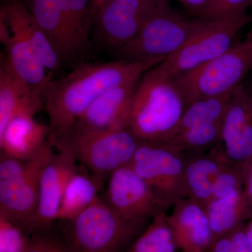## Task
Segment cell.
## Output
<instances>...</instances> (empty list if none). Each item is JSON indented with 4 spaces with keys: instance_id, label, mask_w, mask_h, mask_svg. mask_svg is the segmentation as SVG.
Wrapping results in <instances>:
<instances>
[{
    "instance_id": "cell-1",
    "label": "cell",
    "mask_w": 252,
    "mask_h": 252,
    "mask_svg": "<svg viewBox=\"0 0 252 252\" xmlns=\"http://www.w3.org/2000/svg\"><path fill=\"white\" fill-rule=\"evenodd\" d=\"M166 59L79 63L61 79H52L41 94L49 116V142L67 135L99 96L116 86L139 81L144 73Z\"/></svg>"
},
{
    "instance_id": "cell-2",
    "label": "cell",
    "mask_w": 252,
    "mask_h": 252,
    "mask_svg": "<svg viewBox=\"0 0 252 252\" xmlns=\"http://www.w3.org/2000/svg\"><path fill=\"white\" fill-rule=\"evenodd\" d=\"M185 109L171 78L157 64L137 84L127 127L140 142L166 144L178 130Z\"/></svg>"
},
{
    "instance_id": "cell-3",
    "label": "cell",
    "mask_w": 252,
    "mask_h": 252,
    "mask_svg": "<svg viewBox=\"0 0 252 252\" xmlns=\"http://www.w3.org/2000/svg\"><path fill=\"white\" fill-rule=\"evenodd\" d=\"M53 147L48 141L28 160L2 154L0 158V215L29 236L36 220L41 172L54 154Z\"/></svg>"
},
{
    "instance_id": "cell-4",
    "label": "cell",
    "mask_w": 252,
    "mask_h": 252,
    "mask_svg": "<svg viewBox=\"0 0 252 252\" xmlns=\"http://www.w3.org/2000/svg\"><path fill=\"white\" fill-rule=\"evenodd\" d=\"M64 223L63 238L74 252H125L149 225L124 220L101 198Z\"/></svg>"
},
{
    "instance_id": "cell-5",
    "label": "cell",
    "mask_w": 252,
    "mask_h": 252,
    "mask_svg": "<svg viewBox=\"0 0 252 252\" xmlns=\"http://www.w3.org/2000/svg\"><path fill=\"white\" fill-rule=\"evenodd\" d=\"M252 69V31L224 54L171 79L187 107L199 99L233 92Z\"/></svg>"
},
{
    "instance_id": "cell-6",
    "label": "cell",
    "mask_w": 252,
    "mask_h": 252,
    "mask_svg": "<svg viewBox=\"0 0 252 252\" xmlns=\"http://www.w3.org/2000/svg\"><path fill=\"white\" fill-rule=\"evenodd\" d=\"M141 142L127 127L94 132H69L52 144L69 149L97 180L130 165Z\"/></svg>"
},
{
    "instance_id": "cell-7",
    "label": "cell",
    "mask_w": 252,
    "mask_h": 252,
    "mask_svg": "<svg viewBox=\"0 0 252 252\" xmlns=\"http://www.w3.org/2000/svg\"><path fill=\"white\" fill-rule=\"evenodd\" d=\"M208 21L203 18L188 19L172 11L170 6H161L132 40L112 54L118 61L168 57L206 27Z\"/></svg>"
},
{
    "instance_id": "cell-8",
    "label": "cell",
    "mask_w": 252,
    "mask_h": 252,
    "mask_svg": "<svg viewBox=\"0 0 252 252\" xmlns=\"http://www.w3.org/2000/svg\"><path fill=\"white\" fill-rule=\"evenodd\" d=\"M130 165L147 182L164 212L189 198L183 154L170 146L141 142Z\"/></svg>"
},
{
    "instance_id": "cell-9",
    "label": "cell",
    "mask_w": 252,
    "mask_h": 252,
    "mask_svg": "<svg viewBox=\"0 0 252 252\" xmlns=\"http://www.w3.org/2000/svg\"><path fill=\"white\" fill-rule=\"evenodd\" d=\"M252 19V16L245 13L208 20L206 27L158 64V67L167 77L172 78L210 62L235 44V36Z\"/></svg>"
},
{
    "instance_id": "cell-10",
    "label": "cell",
    "mask_w": 252,
    "mask_h": 252,
    "mask_svg": "<svg viewBox=\"0 0 252 252\" xmlns=\"http://www.w3.org/2000/svg\"><path fill=\"white\" fill-rule=\"evenodd\" d=\"M101 198L124 220L137 224L148 225L154 217L165 212L147 182L130 165L109 175Z\"/></svg>"
},
{
    "instance_id": "cell-11",
    "label": "cell",
    "mask_w": 252,
    "mask_h": 252,
    "mask_svg": "<svg viewBox=\"0 0 252 252\" xmlns=\"http://www.w3.org/2000/svg\"><path fill=\"white\" fill-rule=\"evenodd\" d=\"M159 7L152 0H112L94 15L97 40L114 53L140 32Z\"/></svg>"
},
{
    "instance_id": "cell-12",
    "label": "cell",
    "mask_w": 252,
    "mask_h": 252,
    "mask_svg": "<svg viewBox=\"0 0 252 252\" xmlns=\"http://www.w3.org/2000/svg\"><path fill=\"white\" fill-rule=\"evenodd\" d=\"M220 146L225 158L242 169L252 158V97L243 84L235 89L222 120Z\"/></svg>"
},
{
    "instance_id": "cell-13",
    "label": "cell",
    "mask_w": 252,
    "mask_h": 252,
    "mask_svg": "<svg viewBox=\"0 0 252 252\" xmlns=\"http://www.w3.org/2000/svg\"><path fill=\"white\" fill-rule=\"evenodd\" d=\"M55 147L57 153L54 152L41 172L37 212L32 235L48 231L58 220L64 187L77 168V160L69 149L63 146Z\"/></svg>"
},
{
    "instance_id": "cell-14",
    "label": "cell",
    "mask_w": 252,
    "mask_h": 252,
    "mask_svg": "<svg viewBox=\"0 0 252 252\" xmlns=\"http://www.w3.org/2000/svg\"><path fill=\"white\" fill-rule=\"evenodd\" d=\"M139 81L116 86L99 96L69 132H94L127 127L131 102Z\"/></svg>"
},
{
    "instance_id": "cell-15",
    "label": "cell",
    "mask_w": 252,
    "mask_h": 252,
    "mask_svg": "<svg viewBox=\"0 0 252 252\" xmlns=\"http://www.w3.org/2000/svg\"><path fill=\"white\" fill-rule=\"evenodd\" d=\"M166 220L178 250L182 252H207L213 243L211 227L204 205L190 198L172 207Z\"/></svg>"
},
{
    "instance_id": "cell-16",
    "label": "cell",
    "mask_w": 252,
    "mask_h": 252,
    "mask_svg": "<svg viewBox=\"0 0 252 252\" xmlns=\"http://www.w3.org/2000/svg\"><path fill=\"white\" fill-rule=\"evenodd\" d=\"M44 110L42 97L17 72L6 54L0 62V131L17 114Z\"/></svg>"
},
{
    "instance_id": "cell-17",
    "label": "cell",
    "mask_w": 252,
    "mask_h": 252,
    "mask_svg": "<svg viewBox=\"0 0 252 252\" xmlns=\"http://www.w3.org/2000/svg\"><path fill=\"white\" fill-rule=\"evenodd\" d=\"M67 0H32L27 5L64 64H79L67 26Z\"/></svg>"
},
{
    "instance_id": "cell-18",
    "label": "cell",
    "mask_w": 252,
    "mask_h": 252,
    "mask_svg": "<svg viewBox=\"0 0 252 252\" xmlns=\"http://www.w3.org/2000/svg\"><path fill=\"white\" fill-rule=\"evenodd\" d=\"M0 41L14 69L41 95L52 80L53 73L41 62L27 38L0 21Z\"/></svg>"
},
{
    "instance_id": "cell-19",
    "label": "cell",
    "mask_w": 252,
    "mask_h": 252,
    "mask_svg": "<svg viewBox=\"0 0 252 252\" xmlns=\"http://www.w3.org/2000/svg\"><path fill=\"white\" fill-rule=\"evenodd\" d=\"M34 115L14 116L0 131L1 154L21 160L35 157L49 141V126L34 120Z\"/></svg>"
},
{
    "instance_id": "cell-20",
    "label": "cell",
    "mask_w": 252,
    "mask_h": 252,
    "mask_svg": "<svg viewBox=\"0 0 252 252\" xmlns=\"http://www.w3.org/2000/svg\"><path fill=\"white\" fill-rule=\"evenodd\" d=\"M0 21L27 38L50 72L59 71L64 66L49 38L23 0H7L1 6Z\"/></svg>"
},
{
    "instance_id": "cell-21",
    "label": "cell",
    "mask_w": 252,
    "mask_h": 252,
    "mask_svg": "<svg viewBox=\"0 0 252 252\" xmlns=\"http://www.w3.org/2000/svg\"><path fill=\"white\" fill-rule=\"evenodd\" d=\"M183 155L189 198L205 207L211 200L217 176L230 161L225 158L220 144L207 152Z\"/></svg>"
},
{
    "instance_id": "cell-22",
    "label": "cell",
    "mask_w": 252,
    "mask_h": 252,
    "mask_svg": "<svg viewBox=\"0 0 252 252\" xmlns=\"http://www.w3.org/2000/svg\"><path fill=\"white\" fill-rule=\"evenodd\" d=\"M205 209L213 235V243L229 234L235 227L252 217L244 187L211 200L205 205Z\"/></svg>"
},
{
    "instance_id": "cell-23",
    "label": "cell",
    "mask_w": 252,
    "mask_h": 252,
    "mask_svg": "<svg viewBox=\"0 0 252 252\" xmlns=\"http://www.w3.org/2000/svg\"><path fill=\"white\" fill-rule=\"evenodd\" d=\"M102 185L100 181L79 171L77 167L64 187L58 220H71L92 205L99 198L98 192Z\"/></svg>"
},
{
    "instance_id": "cell-24",
    "label": "cell",
    "mask_w": 252,
    "mask_h": 252,
    "mask_svg": "<svg viewBox=\"0 0 252 252\" xmlns=\"http://www.w3.org/2000/svg\"><path fill=\"white\" fill-rule=\"evenodd\" d=\"M221 122L201 124L178 131L166 145L182 154L209 152L220 144Z\"/></svg>"
},
{
    "instance_id": "cell-25",
    "label": "cell",
    "mask_w": 252,
    "mask_h": 252,
    "mask_svg": "<svg viewBox=\"0 0 252 252\" xmlns=\"http://www.w3.org/2000/svg\"><path fill=\"white\" fill-rule=\"evenodd\" d=\"M234 91L221 95L204 97L189 104L177 132L201 124L221 122Z\"/></svg>"
},
{
    "instance_id": "cell-26",
    "label": "cell",
    "mask_w": 252,
    "mask_h": 252,
    "mask_svg": "<svg viewBox=\"0 0 252 252\" xmlns=\"http://www.w3.org/2000/svg\"><path fill=\"white\" fill-rule=\"evenodd\" d=\"M177 248L166 212L154 217L125 252H176Z\"/></svg>"
},
{
    "instance_id": "cell-27",
    "label": "cell",
    "mask_w": 252,
    "mask_h": 252,
    "mask_svg": "<svg viewBox=\"0 0 252 252\" xmlns=\"http://www.w3.org/2000/svg\"><path fill=\"white\" fill-rule=\"evenodd\" d=\"M242 187H244L243 169L228 162L217 176L210 201L225 196Z\"/></svg>"
},
{
    "instance_id": "cell-28",
    "label": "cell",
    "mask_w": 252,
    "mask_h": 252,
    "mask_svg": "<svg viewBox=\"0 0 252 252\" xmlns=\"http://www.w3.org/2000/svg\"><path fill=\"white\" fill-rule=\"evenodd\" d=\"M251 6L252 0H209L199 16L200 18L211 21L231 15L245 14Z\"/></svg>"
},
{
    "instance_id": "cell-29",
    "label": "cell",
    "mask_w": 252,
    "mask_h": 252,
    "mask_svg": "<svg viewBox=\"0 0 252 252\" xmlns=\"http://www.w3.org/2000/svg\"><path fill=\"white\" fill-rule=\"evenodd\" d=\"M21 252H74L63 238L55 236L49 230L29 236Z\"/></svg>"
},
{
    "instance_id": "cell-30",
    "label": "cell",
    "mask_w": 252,
    "mask_h": 252,
    "mask_svg": "<svg viewBox=\"0 0 252 252\" xmlns=\"http://www.w3.org/2000/svg\"><path fill=\"white\" fill-rule=\"evenodd\" d=\"M245 223H241L229 233L235 252H252L245 229Z\"/></svg>"
},
{
    "instance_id": "cell-31",
    "label": "cell",
    "mask_w": 252,
    "mask_h": 252,
    "mask_svg": "<svg viewBox=\"0 0 252 252\" xmlns=\"http://www.w3.org/2000/svg\"><path fill=\"white\" fill-rule=\"evenodd\" d=\"M243 172L244 193L252 217V158L248 163L244 167Z\"/></svg>"
},
{
    "instance_id": "cell-32",
    "label": "cell",
    "mask_w": 252,
    "mask_h": 252,
    "mask_svg": "<svg viewBox=\"0 0 252 252\" xmlns=\"http://www.w3.org/2000/svg\"><path fill=\"white\" fill-rule=\"evenodd\" d=\"M189 11L199 15L206 6L209 0H178Z\"/></svg>"
},
{
    "instance_id": "cell-33",
    "label": "cell",
    "mask_w": 252,
    "mask_h": 252,
    "mask_svg": "<svg viewBox=\"0 0 252 252\" xmlns=\"http://www.w3.org/2000/svg\"><path fill=\"white\" fill-rule=\"evenodd\" d=\"M92 1V9L94 15H95L96 13L99 11L102 6L112 1V0H91Z\"/></svg>"
},
{
    "instance_id": "cell-34",
    "label": "cell",
    "mask_w": 252,
    "mask_h": 252,
    "mask_svg": "<svg viewBox=\"0 0 252 252\" xmlns=\"http://www.w3.org/2000/svg\"><path fill=\"white\" fill-rule=\"evenodd\" d=\"M245 229L249 243L251 245L252 248V217L250 220H248V223H245Z\"/></svg>"
},
{
    "instance_id": "cell-35",
    "label": "cell",
    "mask_w": 252,
    "mask_h": 252,
    "mask_svg": "<svg viewBox=\"0 0 252 252\" xmlns=\"http://www.w3.org/2000/svg\"><path fill=\"white\" fill-rule=\"evenodd\" d=\"M158 6H169V0H152Z\"/></svg>"
},
{
    "instance_id": "cell-36",
    "label": "cell",
    "mask_w": 252,
    "mask_h": 252,
    "mask_svg": "<svg viewBox=\"0 0 252 252\" xmlns=\"http://www.w3.org/2000/svg\"><path fill=\"white\" fill-rule=\"evenodd\" d=\"M248 89L249 93H250V94H251V96L252 97V81H251V84H250V88H249V89Z\"/></svg>"
}]
</instances>
